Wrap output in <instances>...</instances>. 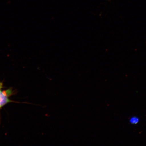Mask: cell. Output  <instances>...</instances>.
Listing matches in <instances>:
<instances>
[{"label":"cell","instance_id":"3","mask_svg":"<svg viewBox=\"0 0 146 146\" xmlns=\"http://www.w3.org/2000/svg\"><path fill=\"white\" fill-rule=\"evenodd\" d=\"M2 87V84H1L0 83V92H1V88Z\"/></svg>","mask_w":146,"mask_h":146},{"label":"cell","instance_id":"1","mask_svg":"<svg viewBox=\"0 0 146 146\" xmlns=\"http://www.w3.org/2000/svg\"><path fill=\"white\" fill-rule=\"evenodd\" d=\"M13 91L11 89L1 91L0 92V108L10 102H13L9 99V96L12 94Z\"/></svg>","mask_w":146,"mask_h":146},{"label":"cell","instance_id":"2","mask_svg":"<svg viewBox=\"0 0 146 146\" xmlns=\"http://www.w3.org/2000/svg\"><path fill=\"white\" fill-rule=\"evenodd\" d=\"M130 121L132 123L136 124L138 123V120L137 118L136 117H133L131 119Z\"/></svg>","mask_w":146,"mask_h":146}]
</instances>
